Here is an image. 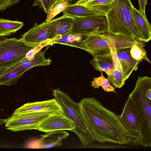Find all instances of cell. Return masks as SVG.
I'll list each match as a JSON object with an SVG mask.
<instances>
[{
	"label": "cell",
	"mask_w": 151,
	"mask_h": 151,
	"mask_svg": "<svg viewBox=\"0 0 151 151\" xmlns=\"http://www.w3.org/2000/svg\"><path fill=\"white\" fill-rule=\"evenodd\" d=\"M6 121V119H0V125L1 124L5 123Z\"/></svg>",
	"instance_id": "33"
},
{
	"label": "cell",
	"mask_w": 151,
	"mask_h": 151,
	"mask_svg": "<svg viewBox=\"0 0 151 151\" xmlns=\"http://www.w3.org/2000/svg\"><path fill=\"white\" fill-rule=\"evenodd\" d=\"M134 18L141 37V41L147 42L151 39V27L146 15H144L133 6Z\"/></svg>",
	"instance_id": "16"
},
{
	"label": "cell",
	"mask_w": 151,
	"mask_h": 151,
	"mask_svg": "<svg viewBox=\"0 0 151 151\" xmlns=\"http://www.w3.org/2000/svg\"><path fill=\"white\" fill-rule=\"evenodd\" d=\"M135 39L133 37L108 32L90 34L82 41L81 49L95 58L110 54V49L117 51L131 48Z\"/></svg>",
	"instance_id": "4"
},
{
	"label": "cell",
	"mask_w": 151,
	"mask_h": 151,
	"mask_svg": "<svg viewBox=\"0 0 151 151\" xmlns=\"http://www.w3.org/2000/svg\"><path fill=\"white\" fill-rule=\"evenodd\" d=\"M79 103L82 119L95 140L101 143L141 145L140 136L126 129L119 116L104 107L96 98H84Z\"/></svg>",
	"instance_id": "1"
},
{
	"label": "cell",
	"mask_w": 151,
	"mask_h": 151,
	"mask_svg": "<svg viewBox=\"0 0 151 151\" xmlns=\"http://www.w3.org/2000/svg\"><path fill=\"white\" fill-rule=\"evenodd\" d=\"M55 0H35L33 6L39 5L43 9L45 12L47 13L48 11L55 3Z\"/></svg>",
	"instance_id": "28"
},
{
	"label": "cell",
	"mask_w": 151,
	"mask_h": 151,
	"mask_svg": "<svg viewBox=\"0 0 151 151\" xmlns=\"http://www.w3.org/2000/svg\"><path fill=\"white\" fill-rule=\"evenodd\" d=\"M131 0H115L105 16L107 24V32L133 37L141 41L136 23Z\"/></svg>",
	"instance_id": "3"
},
{
	"label": "cell",
	"mask_w": 151,
	"mask_h": 151,
	"mask_svg": "<svg viewBox=\"0 0 151 151\" xmlns=\"http://www.w3.org/2000/svg\"><path fill=\"white\" fill-rule=\"evenodd\" d=\"M80 0H72V1H74L75 3L76 2Z\"/></svg>",
	"instance_id": "35"
},
{
	"label": "cell",
	"mask_w": 151,
	"mask_h": 151,
	"mask_svg": "<svg viewBox=\"0 0 151 151\" xmlns=\"http://www.w3.org/2000/svg\"><path fill=\"white\" fill-rule=\"evenodd\" d=\"M50 35L49 30L45 21L35 24L24 34L21 39L27 45L37 47L44 42L50 40Z\"/></svg>",
	"instance_id": "12"
},
{
	"label": "cell",
	"mask_w": 151,
	"mask_h": 151,
	"mask_svg": "<svg viewBox=\"0 0 151 151\" xmlns=\"http://www.w3.org/2000/svg\"><path fill=\"white\" fill-rule=\"evenodd\" d=\"M112 54L115 58V66L112 73L110 75H107V78L110 83L113 85L116 88H120L125 84L126 81L117 60Z\"/></svg>",
	"instance_id": "25"
},
{
	"label": "cell",
	"mask_w": 151,
	"mask_h": 151,
	"mask_svg": "<svg viewBox=\"0 0 151 151\" xmlns=\"http://www.w3.org/2000/svg\"><path fill=\"white\" fill-rule=\"evenodd\" d=\"M101 71V76L97 78H94V80L91 82L92 86L95 88L101 87L102 89L107 92H112L115 93V88L111 85L108 78H105Z\"/></svg>",
	"instance_id": "26"
},
{
	"label": "cell",
	"mask_w": 151,
	"mask_h": 151,
	"mask_svg": "<svg viewBox=\"0 0 151 151\" xmlns=\"http://www.w3.org/2000/svg\"><path fill=\"white\" fill-rule=\"evenodd\" d=\"M115 0H89L79 4L104 15L111 7Z\"/></svg>",
	"instance_id": "22"
},
{
	"label": "cell",
	"mask_w": 151,
	"mask_h": 151,
	"mask_svg": "<svg viewBox=\"0 0 151 151\" xmlns=\"http://www.w3.org/2000/svg\"><path fill=\"white\" fill-rule=\"evenodd\" d=\"M59 111H43L18 114H12L6 119L5 127L13 132L36 129L39 124L49 117Z\"/></svg>",
	"instance_id": "7"
},
{
	"label": "cell",
	"mask_w": 151,
	"mask_h": 151,
	"mask_svg": "<svg viewBox=\"0 0 151 151\" xmlns=\"http://www.w3.org/2000/svg\"><path fill=\"white\" fill-rule=\"evenodd\" d=\"M70 31L81 35L104 34L107 32V24L105 15L74 17Z\"/></svg>",
	"instance_id": "8"
},
{
	"label": "cell",
	"mask_w": 151,
	"mask_h": 151,
	"mask_svg": "<svg viewBox=\"0 0 151 151\" xmlns=\"http://www.w3.org/2000/svg\"><path fill=\"white\" fill-rule=\"evenodd\" d=\"M69 1H64L55 3L47 13L45 21H48L52 19L56 15L63 12L69 4Z\"/></svg>",
	"instance_id": "27"
},
{
	"label": "cell",
	"mask_w": 151,
	"mask_h": 151,
	"mask_svg": "<svg viewBox=\"0 0 151 151\" xmlns=\"http://www.w3.org/2000/svg\"><path fill=\"white\" fill-rule=\"evenodd\" d=\"M23 22L0 18V36L10 35L16 32L23 26Z\"/></svg>",
	"instance_id": "23"
},
{
	"label": "cell",
	"mask_w": 151,
	"mask_h": 151,
	"mask_svg": "<svg viewBox=\"0 0 151 151\" xmlns=\"http://www.w3.org/2000/svg\"><path fill=\"white\" fill-rule=\"evenodd\" d=\"M52 95L61 107L63 114L74 122L72 130L78 137L83 145L86 146L95 141L86 126L81 115L79 104L73 101L68 95L59 88L53 90Z\"/></svg>",
	"instance_id": "5"
},
{
	"label": "cell",
	"mask_w": 151,
	"mask_h": 151,
	"mask_svg": "<svg viewBox=\"0 0 151 151\" xmlns=\"http://www.w3.org/2000/svg\"><path fill=\"white\" fill-rule=\"evenodd\" d=\"M55 3L60 1H72V0H55Z\"/></svg>",
	"instance_id": "34"
},
{
	"label": "cell",
	"mask_w": 151,
	"mask_h": 151,
	"mask_svg": "<svg viewBox=\"0 0 151 151\" xmlns=\"http://www.w3.org/2000/svg\"><path fill=\"white\" fill-rule=\"evenodd\" d=\"M87 35L76 33L70 31L51 41L49 44H60L81 49L82 41Z\"/></svg>",
	"instance_id": "18"
},
{
	"label": "cell",
	"mask_w": 151,
	"mask_h": 151,
	"mask_svg": "<svg viewBox=\"0 0 151 151\" xmlns=\"http://www.w3.org/2000/svg\"><path fill=\"white\" fill-rule=\"evenodd\" d=\"M131 48L120 50L110 49L111 53L117 60L126 81L133 71H136L138 64L141 61L132 58L130 54Z\"/></svg>",
	"instance_id": "11"
},
{
	"label": "cell",
	"mask_w": 151,
	"mask_h": 151,
	"mask_svg": "<svg viewBox=\"0 0 151 151\" xmlns=\"http://www.w3.org/2000/svg\"><path fill=\"white\" fill-rule=\"evenodd\" d=\"M94 68L97 70L104 71L107 75H111L114 68L115 60L110 54L94 58L90 61Z\"/></svg>",
	"instance_id": "17"
},
{
	"label": "cell",
	"mask_w": 151,
	"mask_h": 151,
	"mask_svg": "<svg viewBox=\"0 0 151 151\" xmlns=\"http://www.w3.org/2000/svg\"><path fill=\"white\" fill-rule=\"evenodd\" d=\"M1 37V36H0V38Z\"/></svg>",
	"instance_id": "36"
},
{
	"label": "cell",
	"mask_w": 151,
	"mask_h": 151,
	"mask_svg": "<svg viewBox=\"0 0 151 151\" xmlns=\"http://www.w3.org/2000/svg\"><path fill=\"white\" fill-rule=\"evenodd\" d=\"M62 12L64 15L74 18L104 15L93 11L83 5L75 3L70 4Z\"/></svg>",
	"instance_id": "19"
},
{
	"label": "cell",
	"mask_w": 151,
	"mask_h": 151,
	"mask_svg": "<svg viewBox=\"0 0 151 151\" xmlns=\"http://www.w3.org/2000/svg\"><path fill=\"white\" fill-rule=\"evenodd\" d=\"M45 51L38 52L30 57H27L19 64L26 71L35 66L49 65L52 60L50 58H45Z\"/></svg>",
	"instance_id": "20"
},
{
	"label": "cell",
	"mask_w": 151,
	"mask_h": 151,
	"mask_svg": "<svg viewBox=\"0 0 151 151\" xmlns=\"http://www.w3.org/2000/svg\"><path fill=\"white\" fill-rule=\"evenodd\" d=\"M88 0H80L76 2L75 3H75V4H80L83 3H84L85 2H86Z\"/></svg>",
	"instance_id": "32"
},
{
	"label": "cell",
	"mask_w": 151,
	"mask_h": 151,
	"mask_svg": "<svg viewBox=\"0 0 151 151\" xmlns=\"http://www.w3.org/2000/svg\"><path fill=\"white\" fill-rule=\"evenodd\" d=\"M9 69L8 68H0V77Z\"/></svg>",
	"instance_id": "31"
},
{
	"label": "cell",
	"mask_w": 151,
	"mask_h": 151,
	"mask_svg": "<svg viewBox=\"0 0 151 151\" xmlns=\"http://www.w3.org/2000/svg\"><path fill=\"white\" fill-rule=\"evenodd\" d=\"M119 117L121 123L126 129L140 136L138 113L135 105L130 96H128L122 114Z\"/></svg>",
	"instance_id": "9"
},
{
	"label": "cell",
	"mask_w": 151,
	"mask_h": 151,
	"mask_svg": "<svg viewBox=\"0 0 151 151\" xmlns=\"http://www.w3.org/2000/svg\"><path fill=\"white\" fill-rule=\"evenodd\" d=\"M52 111L63 112L61 107L55 99L25 104L16 109L13 114Z\"/></svg>",
	"instance_id": "13"
},
{
	"label": "cell",
	"mask_w": 151,
	"mask_h": 151,
	"mask_svg": "<svg viewBox=\"0 0 151 151\" xmlns=\"http://www.w3.org/2000/svg\"><path fill=\"white\" fill-rule=\"evenodd\" d=\"M26 71L19 64L9 68L0 77V85L15 84Z\"/></svg>",
	"instance_id": "21"
},
{
	"label": "cell",
	"mask_w": 151,
	"mask_h": 151,
	"mask_svg": "<svg viewBox=\"0 0 151 151\" xmlns=\"http://www.w3.org/2000/svg\"><path fill=\"white\" fill-rule=\"evenodd\" d=\"M75 128L74 122L63 114L59 112L45 119L38 125L36 130L45 132L59 130L72 131Z\"/></svg>",
	"instance_id": "10"
},
{
	"label": "cell",
	"mask_w": 151,
	"mask_h": 151,
	"mask_svg": "<svg viewBox=\"0 0 151 151\" xmlns=\"http://www.w3.org/2000/svg\"><path fill=\"white\" fill-rule=\"evenodd\" d=\"M129 96L137 110L140 125L141 145L151 146V78L138 76L134 88Z\"/></svg>",
	"instance_id": "2"
},
{
	"label": "cell",
	"mask_w": 151,
	"mask_h": 151,
	"mask_svg": "<svg viewBox=\"0 0 151 151\" xmlns=\"http://www.w3.org/2000/svg\"><path fill=\"white\" fill-rule=\"evenodd\" d=\"M20 0H0V11H3L9 7L19 2Z\"/></svg>",
	"instance_id": "29"
},
{
	"label": "cell",
	"mask_w": 151,
	"mask_h": 151,
	"mask_svg": "<svg viewBox=\"0 0 151 151\" xmlns=\"http://www.w3.org/2000/svg\"><path fill=\"white\" fill-rule=\"evenodd\" d=\"M145 42L135 39L134 44L130 49V54L132 58L136 60L142 61L145 60L151 63L147 56L146 50L144 48Z\"/></svg>",
	"instance_id": "24"
},
{
	"label": "cell",
	"mask_w": 151,
	"mask_h": 151,
	"mask_svg": "<svg viewBox=\"0 0 151 151\" xmlns=\"http://www.w3.org/2000/svg\"><path fill=\"white\" fill-rule=\"evenodd\" d=\"M36 47L27 45L21 39L7 38L0 41V68H10L19 64Z\"/></svg>",
	"instance_id": "6"
},
{
	"label": "cell",
	"mask_w": 151,
	"mask_h": 151,
	"mask_svg": "<svg viewBox=\"0 0 151 151\" xmlns=\"http://www.w3.org/2000/svg\"><path fill=\"white\" fill-rule=\"evenodd\" d=\"M74 18L65 15L55 19L46 21L50 33V41L70 31Z\"/></svg>",
	"instance_id": "14"
},
{
	"label": "cell",
	"mask_w": 151,
	"mask_h": 151,
	"mask_svg": "<svg viewBox=\"0 0 151 151\" xmlns=\"http://www.w3.org/2000/svg\"><path fill=\"white\" fill-rule=\"evenodd\" d=\"M139 5V11L144 15H145V9L147 4V0H138Z\"/></svg>",
	"instance_id": "30"
},
{
	"label": "cell",
	"mask_w": 151,
	"mask_h": 151,
	"mask_svg": "<svg viewBox=\"0 0 151 151\" xmlns=\"http://www.w3.org/2000/svg\"><path fill=\"white\" fill-rule=\"evenodd\" d=\"M45 133L40 135V148L58 147L62 145V140L67 138L69 135L65 130H55Z\"/></svg>",
	"instance_id": "15"
}]
</instances>
